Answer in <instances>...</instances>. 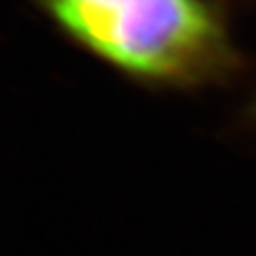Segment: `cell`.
I'll return each mask as SVG.
<instances>
[{
	"label": "cell",
	"instance_id": "obj_1",
	"mask_svg": "<svg viewBox=\"0 0 256 256\" xmlns=\"http://www.w3.org/2000/svg\"><path fill=\"white\" fill-rule=\"evenodd\" d=\"M68 38L140 82L198 86L234 66L207 0H38Z\"/></svg>",
	"mask_w": 256,
	"mask_h": 256
}]
</instances>
